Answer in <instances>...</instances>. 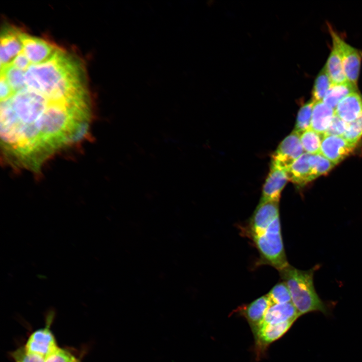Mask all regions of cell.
Listing matches in <instances>:
<instances>
[{
	"label": "cell",
	"instance_id": "6da1fadb",
	"mask_svg": "<svg viewBox=\"0 0 362 362\" xmlns=\"http://www.w3.org/2000/svg\"><path fill=\"white\" fill-rule=\"evenodd\" d=\"M25 78L28 89L42 95L49 101L87 100L80 67L61 49L50 60L31 65Z\"/></svg>",
	"mask_w": 362,
	"mask_h": 362
},
{
	"label": "cell",
	"instance_id": "7a4b0ae2",
	"mask_svg": "<svg viewBox=\"0 0 362 362\" xmlns=\"http://www.w3.org/2000/svg\"><path fill=\"white\" fill-rule=\"evenodd\" d=\"M316 264L310 269L303 270L289 264L279 271L282 280L290 291L292 302L300 316L312 312L330 314V309L317 294L314 285V275L320 268Z\"/></svg>",
	"mask_w": 362,
	"mask_h": 362
},
{
	"label": "cell",
	"instance_id": "3957f363",
	"mask_svg": "<svg viewBox=\"0 0 362 362\" xmlns=\"http://www.w3.org/2000/svg\"><path fill=\"white\" fill-rule=\"evenodd\" d=\"M239 229L241 234L251 241L257 249L260 264L272 266L279 271L289 264L283 241L280 216L258 228Z\"/></svg>",
	"mask_w": 362,
	"mask_h": 362
},
{
	"label": "cell",
	"instance_id": "277c9868",
	"mask_svg": "<svg viewBox=\"0 0 362 362\" xmlns=\"http://www.w3.org/2000/svg\"><path fill=\"white\" fill-rule=\"evenodd\" d=\"M333 44L337 48L341 56L344 73L347 80L357 87L359 70L362 59L361 53L346 43L331 27H329Z\"/></svg>",
	"mask_w": 362,
	"mask_h": 362
},
{
	"label": "cell",
	"instance_id": "5b68a950",
	"mask_svg": "<svg viewBox=\"0 0 362 362\" xmlns=\"http://www.w3.org/2000/svg\"><path fill=\"white\" fill-rule=\"evenodd\" d=\"M23 51L31 64H40L52 59L61 49L44 39L22 32Z\"/></svg>",
	"mask_w": 362,
	"mask_h": 362
},
{
	"label": "cell",
	"instance_id": "8992f818",
	"mask_svg": "<svg viewBox=\"0 0 362 362\" xmlns=\"http://www.w3.org/2000/svg\"><path fill=\"white\" fill-rule=\"evenodd\" d=\"M304 153L300 134L293 131L284 139L273 154L270 165L286 171Z\"/></svg>",
	"mask_w": 362,
	"mask_h": 362
},
{
	"label": "cell",
	"instance_id": "52a82bcc",
	"mask_svg": "<svg viewBox=\"0 0 362 362\" xmlns=\"http://www.w3.org/2000/svg\"><path fill=\"white\" fill-rule=\"evenodd\" d=\"M19 29L8 27L4 29L1 37V71L12 64L15 58L23 51Z\"/></svg>",
	"mask_w": 362,
	"mask_h": 362
},
{
	"label": "cell",
	"instance_id": "ba28073f",
	"mask_svg": "<svg viewBox=\"0 0 362 362\" xmlns=\"http://www.w3.org/2000/svg\"><path fill=\"white\" fill-rule=\"evenodd\" d=\"M355 146L342 136L323 135L320 154L336 165L350 155Z\"/></svg>",
	"mask_w": 362,
	"mask_h": 362
},
{
	"label": "cell",
	"instance_id": "9c48e42d",
	"mask_svg": "<svg viewBox=\"0 0 362 362\" xmlns=\"http://www.w3.org/2000/svg\"><path fill=\"white\" fill-rule=\"evenodd\" d=\"M294 323L293 321H287L277 324H261L253 334L257 355H260L270 343L282 337Z\"/></svg>",
	"mask_w": 362,
	"mask_h": 362
},
{
	"label": "cell",
	"instance_id": "30bf717a",
	"mask_svg": "<svg viewBox=\"0 0 362 362\" xmlns=\"http://www.w3.org/2000/svg\"><path fill=\"white\" fill-rule=\"evenodd\" d=\"M58 347L55 338L49 329V324L45 327L34 331L29 336L25 346L28 351L44 358Z\"/></svg>",
	"mask_w": 362,
	"mask_h": 362
},
{
	"label": "cell",
	"instance_id": "8fae6325",
	"mask_svg": "<svg viewBox=\"0 0 362 362\" xmlns=\"http://www.w3.org/2000/svg\"><path fill=\"white\" fill-rule=\"evenodd\" d=\"M270 304L269 298L266 294L249 304L239 307L236 311L246 319L254 334L262 322Z\"/></svg>",
	"mask_w": 362,
	"mask_h": 362
},
{
	"label": "cell",
	"instance_id": "7c38bea8",
	"mask_svg": "<svg viewBox=\"0 0 362 362\" xmlns=\"http://www.w3.org/2000/svg\"><path fill=\"white\" fill-rule=\"evenodd\" d=\"M288 179L285 170L270 165V171L263 185L260 201L279 202L281 192Z\"/></svg>",
	"mask_w": 362,
	"mask_h": 362
},
{
	"label": "cell",
	"instance_id": "4fadbf2b",
	"mask_svg": "<svg viewBox=\"0 0 362 362\" xmlns=\"http://www.w3.org/2000/svg\"><path fill=\"white\" fill-rule=\"evenodd\" d=\"M309 154L304 153L286 170L289 180L303 186L317 178L309 160Z\"/></svg>",
	"mask_w": 362,
	"mask_h": 362
},
{
	"label": "cell",
	"instance_id": "5bb4252c",
	"mask_svg": "<svg viewBox=\"0 0 362 362\" xmlns=\"http://www.w3.org/2000/svg\"><path fill=\"white\" fill-rule=\"evenodd\" d=\"M300 316L292 302L271 303L261 324H277L287 321L295 322Z\"/></svg>",
	"mask_w": 362,
	"mask_h": 362
},
{
	"label": "cell",
	"instance_id": "9a60e30c",
	"mask_svg": "<svg viewBox=\"0 0 362 362\" xmlns=\"http://www.w3.org/2000/svg\"><path fill=\"white\" fill-rule=\"evenodd\" d=\"M335 113L347 123L353 121L362 113V96L358 92L348 95L338 104Z\"/></svg>",
	"mask_w": 362,
	"mask_h": 362
},
{
	"label": "cell",
	"instance_id": "2e32d148",
	"mask_svg": "<svg viewBox=\"0 0 362 362\" xmlns=\"http://www.w3.org/2000/svg\"><path fill=\"white\" fill-rule=\"evenodd\" d=\"M335 110L323 101L315 102L312 113L310 129L323 135L330 126Z\"/></svg>",
	"mask_w": 362,
	"mask_h": 362
},
{
	"label": "cell",
	"instance_id": "e0dca14e",
	"mask_svg": "<svg viewBox=\"0 0 362 362\" xmlns=\"http://www.w3.org/2000/svg\"><path fill=\"white\" fill-rule=\"evenodd\" d=\"M357 92V87L348 81L332 83L325 95L323 102L335 110L339 102L348 95Z\"/></svg>",
	"mask_w": 362,
	"mask_h": 362
},
{
	"label": "cell",
	"instance_id": "ac0fdd59",
	"mask_svg": "<svg viewBox=\"0 0 362 362\" xmlns=\"http://www.w3.org/2000/svg\"><path fill=\"white\" fill-rule=\"evenodd\" d=\"M325 67L332 83L347 81L344 73L341 56L337 48L333 44Z\"/></svg>",
	"mask_w": 362,
	"mask_h": 362
},
{
	"label": "cell",
	"instance_id": "d6986e66",
	"mask_svg": "<svg viewBox=\"0 0 362 362\" xmlns=\"http://www.w3.org/2000/svg\"><path fill=\"white\" fill-rule=\"evenodd\" d=\"M323 135L309 129L300 135V140L304 151L310 154L320 153Z\"/></svg>",
	"mask_w": 362,
	"mask_h": 362
},
{
	"label": "cell",
	"instance_id": "ffe728a7",
	"mask_svg": "<svg viewBox=\"0 0 362 362\" xmlns=\"http://www.w3.org/2000/svg\"><path fill=\"white\" fill-rule=\"evenodd\" d=\"M332 84V81L324 66L315 80L312 99L315 102L322 101Z\"/></svg>",
	"mask_w": 362,
	"mask_h": 362
},
{
	"label": "cell",
	"instance_id": "44dd1931",
	"mask_svg": "<svg viewBox=\"0 0 362 362\" xmlns=\"http://www.w3.org/2000/svg\"><path fill=\"white\" fill-rule=\"evenodd\" d=\"M25 72L26 71L19 69L12 64L1 71V73L5 74L15 94L26 88Z\"/></svg>",
	"mask_w": 362,
	"mask_h": 362
},
{
	"label": "cell",
	"instance_id": "7402d4cb",
	"mask_svg": "<svg viewBox=\"0 0 362 362\" xmlns=\"http://www.w3.org/2000/svg\"><path fill=\"white\" fill-rule=\"evenodd\" d=\"M315 102L311 99L303 105L298 111L293 131L301 135L310 128L313 108Z\"/></svg>",
	"mask_w": 362,
	"mask_h": 362
},
{
	"label": "cell",
	"instance_id": "603a6c76",
	"mask_svg": "<svg viewBox=\"0 0 362 362\" xmlns=\"http://www.w3.org/2000/svg\"><path fill=\"white\" fill-rule=\"evenodd\" d=\"M309 160L317 177L322 175H325L335 165L320 153L309 154Z\"/></svg>",
	"mask_w": 362,
	"mask_h": 362
},
{
	"label": "cell",
	"instance_id": "cb8c5ba5",
	"mask_svg": "<svg viewBox=\"0 0 362 362\" xmlns=\"http://www.w3.org/2000/svg\"><path fill=\"white\" fill-rule=\"evenodd\" d=\"M342 137L349 143L356 145L362 137V113L354 120L347 123Z\"/></svg>",
	"mask_w": 362,
	"mask_h": 362
},
{
	"label": "cell",
	"instance_id": "d4e9b609",
	"mask_svg": "<svg viewBox=\"0 0 362 362\" xmlns=\"http://www.w3.org/2000/svg\"><path fill=\"white\" fill-rule=\"evenodd\" d=\"M271 303H286L292 302L290 291L284 282L275 285L268 293Z\"/></svg>",
	"mask_w": 362,
	"mask_h": 362
},
{
	"label": "cell",
	"instance_id": "484cf974",
	"mask_svg": "<svg viewBox=\"0 0 362 362\" xmlns=\"http://www.w3.org/2000/svg\"><path fill=\"white\" fill-rule=\"evenodd\" d=\"M12 356L15 362H45V358L28 351L25 347H20L13 352Z\"/></svg>",
	"mask_w": 362,
	"mask_h": 362
},
{
	"label": "cell",
	"instance_id": "4316f807",
	"mask_svg": "<svg viewBox=\"0 0 362 362\" xmlns=\"http://www.w3.org/2000/svg\"><path fill=\"white\" fill-rule=\"evenodd\" d=\"M347 127V123L344 121L335 113L331 123L323 135L342 136Z\"/></svg>",
	"mask_w": 362,
	"mask_h": 362
},
{
	"label": "cell",
	"instance_id": "83f0119b",
	"mask_svg": "<svg viewBox=\"0 0 362 362\" xmlns=\"http://www.w3.org/2000/svg\"><path fill=\"white\" fill-rule=\"evenodd\" d=\"M76 360L68 350L59 347L45 358V362H75Z\"/></svg>",
	"mask_w": 362,
	"mask_h": 362
},
{
	"label": "cell",
	"instance_id": "f1b7e54d",
	"mask_svg": "<svg viewBox=\"0 0 362 362\" xmlns=\"http://www.w3.org/2000/svg\"><path fill=\"white\" fill-rule=\"evenodd\" d=\"M15 93L8 82L4 73H1L0 98L1 101L12 98Z\"/></svg>",
	"mask_w": 362,
	"mask_h": 362
},
{
	"label": "cell",
	"instance_id": "f546056e",
	"mask_svg": "<svg viewBox=\"0 0 362 362\" xmlns=\"http://www.w3.org/2000/svg\"><path fill=\"white\" fill-rule=\"evenodd\" d=\"M12 64L17 68L26 71L32 65L23 51L21 52L14 59Z\"/></svg>",
	"mask_w": 362,
	"mask_h": 362
},
{
	"label": "cell",
	"instance_id": "4dcf8cb0",
	"mask_svg": "<svg viewBox=\"0 0 362 362\" xmlns=\"http://www.w3.org/2000/svg\"><path fill=\"white\" fill-rule=\"evenodd\" d=\"M75 362H79L77 360H76Z\"/></svg>",
	"mask_w": 362,
	"mask_h": 362
}]
</instances>
